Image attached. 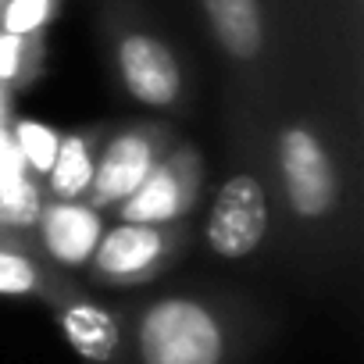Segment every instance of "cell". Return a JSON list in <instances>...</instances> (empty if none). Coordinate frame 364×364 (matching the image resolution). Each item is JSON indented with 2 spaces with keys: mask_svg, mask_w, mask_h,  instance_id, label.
Listing matches in <instances>:
<instances>
[{
  "mask_svg": "<svg viewBox=\"0 0 364 364\" xmlns=\"http://www.w3.org/2000/svg\"><path fill=\"white\" fill-rule=\"evenodd\" d=\"M143 364H218L222 332L193 300H164L150 307L139 328Z\"/></svg>",
  "mask_w": 364,
  "mask_h": 364,
  "instance_id": "6da1fadb",
  "label": "cell"
},
{
  "mask_svg": "<svg viewBox=\"0 0 364 364\" xmlns=\"http://www.w3.org/2000/svg\"><path fill=\"white\" fill-rule=\"evenodd\" d=\"M268 229V204L261 182L250 175H236L215 197L211 222H208V240L211 250L222 257H247Z\"/></svg>",
  "mask_w": 364,
  "mask_h": 364,
  "instance_id": "7a4b0ae2",
  "label": "cell"
},
{
  "mask_svg": "<svg viewBox=\"0 0 364 364\" xmlns=\"http://www.w3.org/2000/svg\"><path fill=\"white\" fill-rule=\"evenodd\" d=\"M282 171H286V186L296 215L318 218L332 208L336 200V182H332V164L321 150V143L304 132L289 129L282 139Z\"/></svg>",
  "mask_w": 364,
  "mask_h": 364,
  "instance_id": "3957f363",
  "label": "cell"
},
{
  "mask_svg": "<svg viewBox=\"0 0 364 364\" xmlns=\"http://www.w3.org/2000/svg\"><path fill=\"white\" fill-rule=\"evenodd\" d=\"M122 75H125V86L143 100V104H154V107H164L178 97V65L175 58L168 54L164 43H157L154 36H129L122 43Z\"/></svg>",
  "mask_w": 364,
  "mask_h": 364,
  "instance_id": "277c9868",
  "label": "cell"
},
{
  "mask_svg": "<svg viewBox=\"0 0 364 364\" xmlns=\"http://www.w3.org/2000/svg\"><path fill=\"white\" fill-rule=\"evenodd\" d=\"M150 171V146L136 136L111 143L97 168V200H125Z\"/></svg>",
  "mask_w": 364,
  "mask_h": 364,
  "instance_id": "5b68a950",
  "label": "cell"
},
{
  "mask_svg": "<svg viewBox=\"0 0 364 364\" xmlns=\"http://www.w3.org/2000/svg\"><path fill=\"white\" fill-rule=\"evenodd\" d=\"M208 18L232 58H257L264 33L257 0H204Z\"/></svg>",
  "mask_w": 364,
  "mask_h": 364,
  "instance_id": "8992f818",
  "label": "cell"
},
{
  "mask_svg": "<svg viewBox=\"0 0 364 364\" xmlns=\"http://www.w3.org/2000/svg\"><path fill=\"white\" fill-rule=\"evenodd\" d=\"M100 240V222L93 211L75 208V204H58L47 215V247L54 250V257H61L65 264H79L93 254Z\"/></svg>",
  "mask_w": 364,
  "mask_h": 364,
  "instance_id": "52a82bcc",
  "label": "cell"
},
{
  "mask_svg": "<svg viewBox=\"0 0 364 364\" xmlns=\"http://www.w3.org/2000/svg\"><path fill=\"white\" fill-rule=\"evenodd\" d=\"M161 254V236L150 229V225H122L114 229L104 243H100V268L107 275H118V279H129V275H139L143 268H150Z\"/></svg>",
  "mask_w": 364,
  "mask_h": 364,
  "instance_id": "ba28073f",
  "label": "cell"
},
{
  "mask_svg": "<svg viewBox=\"0 0 364 364\" xmlns=\"http://www.w3.org/2000/svg\"><path fill=\"white\" fill-rule=\"evenodd\" d=\"M61 325H65V336L68 343L75 346L79 357L86 360H111L114 350H118V325L107 311L93 307V304H75L61 314Z\"/></svg>",
  "mask_w": 364,
  "mask_h": 364,
  "instance_id": "9c48e42d",
  "label": "cell"
},
{
  "mask_svg": "<svg viewBox=\"0 0 364 364\" xmlns=\"http://www.w3.org/2000/svg\"><path fill=\"white\" fill-rule=\"evenodd\" d=\"M129 197L132 200L125 204V222H136V225L164 222L186 204L182 200V190H178V178L171 171H146V178Z\"/></svg>",
  "mask_w": 364,
  "mask_h": 364,
  "instance_id": "30bf717a",
  "label": "cell"
},
{
  "mask_svg": "<svg viewBox=\"0 0 364 364\" xmlns=\"http://www.w3.org/2000/svg\"><path fill=\"white\" fill-rule=\"evenodd\" d=\"M50 168H54V190H58V197H79L82 186L90 182V175H93L82 139L58 143V157H54Z\"/></svg>",
  "mask_w": 364,
  "mask_h": 364,
  "instance_id": "8fae6325",
  "label": "cell"
},
{
  "mask_svg": "<svg viewBox=\"0 0 364 364\" xmlns=\"http://www.w3.org/2000/svg\"><path fill=\"white\" fill-rule=\"evenodd\" d=\"M18 143H22V157H29V164H36V168H50L54 164V157H58V136L50 132V129H43V125H36V122H22L18 125Z\"/></svg>",
  "mask_w": 364,
  "mask_h": 364,
  "instance_id": "7c38bea8",
  "label": "cell"
},
{
  "mask_svg": "<svg viewBox=\"0 0 364 364\" xmlns=\"http://www.w3.org/2000/svg\"><path fill=\"white\" fill-rule=\"evenodd\" d=\"M47 11H50V0H11L4 26H8L11 36H26L47 18Z\"/></svg>",
  "mask_w": 364,
  "mask_h": 364,
  "instance_id": "4fadbf2b",
  "label": "cell"
},
{
  "mask_svg": "<svg viewBox=\"0 0 364 364\" xmlns=\"http://www.w3.org/2000/svg\"><path fill=\"white\" fill-rule=\"evenodd\" d=\"M36 282L29 261L15 254H0V293H29Z\"/></svg>",
  "mask_w": 364,
  "mask_h": 364,
  "instance_id": "5bb4252c",
  "label": "cell"
},
{
  "mask_svg": "<svg viewBox=\"0 0 364 364\" xmlns=\"http://www.w3.org/2000/svg\"><path fill=\"white\" fill-rule=\"evenodd\" d=\"M0 215H8V218H33L36 215V197L26 182H15V186L0 190Z\"/></svg>",
  "mask_w": 364,
  "mask_h": 364,
  "instance_id": "9a60e30c",
  "label": "cell"
},
{
  "mask_svg": "<svg viewBox=\"0 0 364 364\" xmlns=\"http://www.w3.org/2000/svg\"><path fill=\"white\" fill-rule=\"evenodd\" d=\"M15 182H22V154H18V146L4 136V129H0V190L15 186Z\"/></svg>",
  "mask_w": 364,
  "mask_h": 364,
  "instance_id": "2e32d148",
  "label": "cell"
},
{
  "mask_svg": "<svg viewBox=\"0 0 364 364\" xmlns=\"http://www.w3.org/2000/svg\"><path fill=\"white\" fill-rule=\"evenodd\" d=\"M15 68H18V36L0 33V79L15 75Z\"/></svg>",
  "mask_w": 364,
  "mask_h": 364,
  "instance_id": "e0dca14e",
  "label": "cell"
},
{
  "mask_svg": "<svg viewBox=\"0 0 364 364\" xmlns=\"http://www.w3.org/2000/svg\"><path fill=\"white\" fill-rule=\"evenodd\" d=\"M0 114H4V90H0Z\"/></svg>",
  "mask_w": 364,
  "mask_h": 364,
  "instance_id": "ac0fdd59",
  "label": "cell"
}]
</instances>
